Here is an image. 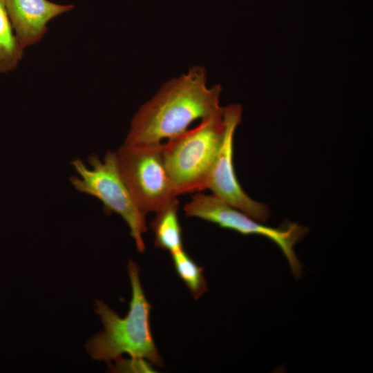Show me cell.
I'll return each instance as SVG.
<instances>
[{"instance_id": "obj_11", "label": "cell", "mask_w": 373, "mask_h": 373, "mask_svg": "<svg viewBox=\"0 0 373 373\" xmlns=\"http://www.w3.org/2000/svg\"><path fill=\"white\" fill-rule=\"evenodd\" d=\"M175 271L195 299H198L207 291L203 269L184 250L171 253Z\"/></svg>"}, {"instance_id": "obj_1", "label": "cell", "mask_w": 373, "mask_h": 373, "mask_svg": "<svg viewBox=\"0 0 373 373\" xmlns=\"http://www.w3.org/2000/svg\"><path fill=\"white\" fill-rule=\"evenodd\" d=\"M206 71L193 66L161 87L134 115L124 143L157 144L174 137L198 119L221 113L220 86L209 88Z\"/></svg>"}, {"instance_id": "obj_6", "label": "cell", "mask_w": 373, "mask_h": 373, "mask_svg": "<svg viewBox=\"0 0 373 373\" xmlns=\"http://www.w3.org/2000/svg\"><path fill=\"white\" fill-rule=\"evenodd\" d=\"M183 209L188 217L198 218L245 236L258 235L269 239L285 255L293 276L300 278L303 265L294 247L308 233L307 227L290 222L278 228L265 226L214 195L200 191L192 196Z\"/></svg>"}, {"instance_id": "obj_8", "label": "cell", "mask_w": 373, "mask_h": 373, "mask_svg": "<svg viewBox=\"0 0 373 373\" xmlns=\"http://www.w3.org/2000/svg\"><path fill=\"white\" fill-rule=\"evenodd\" d=\"M5 3L14 32L23 49L44 37L52 19L74 9L73 5L48 0H5Z\"/></svg>"}, {"instance_id": "obj_5", "label": "cell", "mask_w": 373, "mask_h": 373, "mask_svg": "<svg viewBox=\"0 0 373 373\" xmlns=\"http://www.w3.org/2000/svg\"><path fill=\"white\" fill-rule=\"evenodd\" d=\"M115 154L121 175L145 215L160 211L177 198L164 164L162 143H124Z\"/></svg>"}, {"instance_id": "obj_4", "label": "cell", "mask_w": 373, "mask_h": 373, "mask_svg": "<svg viewBox=\"0 0 373 373\" xmlns=\"http://www.w3.org/2000/svg\"><path fill=\"white\" fill-rule=\"evenodd\" d=\"M88 162L90 168L79 158L71 161L70 164L79 175L70 178L73 186L79 193L99 200L106 213L119 215L127 223L137 249L144 252L143 234L147 230L145 214L136 204L121 175L115 152L108 151L102 161L92 154Z\"/></svg>"}, {"instance_id": "obj_3", "label": "cell", "mask_w": 373, "mask_h": 373, "mask_svg": "<svg viewBox=\"0 0 373 373\" xmlns=\"http://www.w3.org/2000/svg\"><path fill=\"white\" fill-rule=\"evenodd\" d=\"M224 131L222 111L162 143L164 164L177 195L207 189Z\"/></svg>"}, {"instance_id": "obj_7", "label": "cell", "mask_w": 373, "mask_h": 373, "mask_svg": "<svg viewBox=\"0 0 373 373\" xmlns=\"http://www.w3.org/2000/svg\"><path fill=\"white\" fill-rule=\"evenodd\" d=\"M242 107L231 104L223 110L225 131L217 158L210 173L207 189L232 207L259 222L270 216L269 207L251 198L242 189L233 166V136L241 122Z\"/></svg>"}, {"instance_id": "obj_2", "label": "cell", "mask_w": 373, "mask_h": 373, "mask_svg": "<svg viewBox=\"0 0 373 373\" xmlns=\"http://www.w3.org/2000/svg\"><path fill=\"white\" fill-rule=\"evenodd\" d=\"M132 298L128 314L124 318L102 300H96L95 310L100 316L104 330L90 339L86 349L94 360L109 362L118 360L123 354L133 359L148 360L161 366L160 357L151 334L150 312L152 308L142 287L137 265L128 263Z\"/></svg>"}, {"instance_id": "obj_9", "label": "cell", "mask_w": 373, "mask_h": 373, "mask_svg": "<svg viewBox=\"0 0 373 373\" xmlns=\"http://www.w3.org/2000/svg\"><path fill=\"white\" fill-rule=\"evenodd\" d=\"M179 202L177 198L167 206L156 212L151 222V227L155 236L156 247L171 253L183 249L182 229L179 222L178 211Z\"/></svg>"}, {"instance_id": "obj_10", "label": "cell", "mask_w": 373, "mask_h": 373, "mask_svg": "<svg viewBox=\"0 0 373 373\" xmlns=\"http://www.w3.org/2000/svg\"><path fill=\"white\" fill-rule=\"evenodd\" d=\"M9 19L5 0H0V73L15 70L23 56Z\"/></svg>"}]
</instances>
